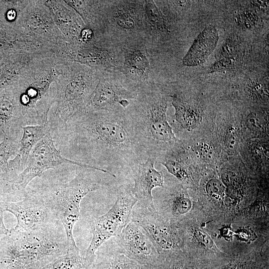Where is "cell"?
Returning <instances> with one entry per match:
<instances>
[{"label": "cell", "mask_w": 269, "mask_h": 269, "mask_svg": "<svg viewBox=\"0 0 269 269\" xmlns=\"http://www.w3.org/2000/svg\"><path fill=\"white\" fill-rule=\"evenodd\" d=\"M208 262L181 251L163 258L151 269H206Z\"/></svg>", "instance_id": "34"}, {"label": "cell", "mask_w": 269, "mask_h": 269, "mask_svg": "<svg viewBox=\"0 0 269 269\" xmlns=\"http://www.w3.org/2000/svg\"><path fill=\"white\" fill-rule=\"evenodd\" d=\"M144 2V0H107L102 37L121 47L143 40Z\"/></svg>", "instance_id": "7"}, {"label": "cell", "mask_w": 269, "mask_h": 269, "mask_svg": "<svg viewBox=\"0 0 269 269\" xmlns=\"http://www.w3.org/2000/svg\"><path fill=\"white\" fill-rule=\"evenodd\" d=\"M80 250H67L64 254L59 256L44 266L42 269H90Z\"/></svg>", "instance_id": "35"}, {"label": "cell", "mask_w": 269, "mask_h": 269, "mask_svg": "<svg viewBox=\"0 0 269 269\" xmlns=\"http://www.w3.org/2000/svg\"><path fill=\"white\" fill-rule=\"evenodd\" d=\"M156 210L176 225L202 211L195 190L184 187L176 179L162 188Z\"/></svg>", "instance_id": "19"}, {"label": "cell", "mask_w": 269, "mask_h": 269, "mask_svg": "<svg viewBox=\"0 0 269 269\" xmlns=\"http://www.w3.org/2000/svg\"><path fill=\"white\" fill-rule=\"evenodd\" d=\"M62 63L56 56H40L14 84L23 127L49 123L57 92L56 80Z\"/></svg>", "instance_id": "3"}, {"label": "cell", "mask_w": 269, "mask_h": 269, "mask_svg": "<svg viewBox=\"0 0 269 269\" xmlns=\"http://www.w3.org/2000/svg\"><path fill=\"white\" fill-rule=\"evenodd\" d=\"M209 218L201 211L177 224L182 251L209 263L226 256L217 246L208 227Z\"/></svg>", "instance_id": "12"}, {"label": "cell", "mask_w": 269, "mask_h": 269, "mask_svg": "<svg viewBox=\"0 0 269 269\" xmlns=\"http://www.w3.org/2000/svg\"><path fill=\"white\" fill-rule=\"evenodd\" d=\"M76 62L98 70H120L124 63L122 47L106 37L82 44L78 48Z\"/></svg>", "instance_id": "21"}, {"label": "cell", "mask_w": 269, "mask_h": 269, "mask_svg": "<svg viewBox=\"0 0 269 269\" xmlns=\"http://www.w3.org/2000/svg\"><path fill=\"white\" fill-rule=\"evenodd\" d=\"M71 164L94 169L79 162L65 158L57 148L51 132H49L33 147L28 157L24 170L21 172L13 188L25 194L28 184L35 177H40L46 170L55 169L62 165Z\"/></svg>", "instance_id": "14"}, {"label": "cell", "mask_w": 269, "mask_h": 269, "mask_svg": "<svg viewBox=\"0 0 269 269\" xmlns=\"http://www.w3.org/2000/svg\"><path fill=\"white\" fill-rule=\"evenodd\" d=\"M219 40V33L215 26L206 27L197 36L182 64L185 66H196L204 63L216 48Z\"/></svg>", "instance_id": "31"}, {"label": "cell", "mask_w": 269, "mask_h": 269, "mask_svg": "<svg viewBox=\"0 0 269 269\" xmlns=\"http://www.w3.org/2000/svg\"><path fill=\"white\" fill-rule=\"evenodd\" d=\"M98 84L85 108L93 112L122 107L126 109L137 93L127 87L122 73L117 70H99Z\"/></svg>", "instance_id": "17"}, {"label": "cell", "mask_w": 269, "mask_h": 269, "mask_svg": "<svg viewBox=\"0 0 269 269\" xmlns=\"http://www.w3.org/2000/svg\"><path fill=\"white\" fill-rule=\"evenodd\" d=\"M115 238L117 249L141 265L152 269L162 259L144 230L132 220Z\"/></svg>", "instance_id": "20"}, {"label": "cell", "mask_w": 269, "mask_h": 269, "mask_svg": "<svg viewBox=\"0 0 269 269\" xmlns=\"http://www.w3.org/2000/svg\"><path fill=\"white\" fill-rule=\"evenodd\" d=\"M122 48L124 63L119 71L124 77L128 89L137 93L156 84V56L148 50L144 40L126 45Z\"/></svg>", "instance_id": "15"}, {"label": "cell", "mask_w": 269, "mask_h": 269, "mask_svg": "<svg viewBox=\"0 0 269 269\" xmlns=\"http://www.w3.org/2000/svg\"><path fill=\"white\" fill-rule=\"evenodd\" d=\"M5 210L16 218V224L12 229L16 232H33L48 228L57 219L46 200L36 190L27 192L22 199L7 203Z\"/></svg>", "instance_id": "16"}, {"label": "cell", "mask_w": 269, "mask_h": 269, "mask_svg": "<svg viewBox=\"0 0 269 269\" xmlns=\"http://www.w3.org/2000/svg\"><path fill=\"white\" fill-rule=\"evenodd\" d=\"M157 160L184 187L195 190L206 170L191 156L181 141Z\"/></svg>", "instance_id": "22"}, {"label": "cell", "mask_w": 269, "mask_h": 269, "mask_svg": "<svg viewBox=\"0 0 269 269\" xmlns=\"http://www.w3.org/2000/svg\"><path fill=\"white\" fill-rule=\"evenodd\" d=\"M16 29L59 50L68 44L44 0H29L17 19Z\"/></svg>", "instance_id": "11"}, {"label": "cell", "mask_w": 269, "mask_h": 269, "mask_svg": "<svg viewBox=\"0 0 269 269\" xmlns=\"http://www.w3.org/2000/svg\"><path fill=\"white\" fill-rule=\"evenodd\" d=\"M170 98L175 112L169 123L179 140L189 141L213 133L215 117L208 115L199 101L177 92L170 93Z\"/></svg>", "instance_id": "10"}, {"label": "cell", "mask_w": 269, "mask_h": 269, "mask_svg": "<svg viewBox=\"0 0 269 269\" xmlns=\"http://www.w3.org/2000/svg\"><path fill=\"white\" fill-rule=\"evenodd\" d=\"M156 159L148 157L146 161L139 163L133 175L134 185L132 192L137 199L136 206L149 210H155L152 191L155 187H163L164 174L154 167Z\"/></svg>", "instance_id": "23"}, {"label": "cell", "mask_w": 269, "mask_h": 269, "mask_svg": "<svg viewBox=\"0 0 269 269\" xmlns=\"http://www.w3.org/2000/svg\"><path fill=\"white\" fill-rule=\"evenodd\" d=\"M262 269H269V267H265Z\"/></svg>", "instance_id": "39"}, {"label": "cell", "mask_w": 269, "mask_h": 269, "mask_svg": "<svg viewBox=\"0 0 269 269\" xmlns=\"http://www.w3.org/2000/svg\"><path fill=\"white\" fill-rule=\"evenodd\" d=\"M90 269H151L130 259L117 249L109 251L95 260Z\"/></svg>", "instance_id": "33"}, {"label": "cell", "mask_w": 269, "mask_h": 269, "mask_svg": "<svg viewBox=\"0 0 269 269\" xmlns=\"http://www.w3.org/2000/svg\"><path fill=\"white\" fill-rule=\"evenodd\" d=\"M137 199L130 185L121 186L117 199L104 215L94 218L91 222V241L83 257L90 266L96 259V252L106 241L118 236L131 220Z\"/></svg>", "instance_id": "8"}, {"label": "cell", "mask_w": 269, "mask_h": 269, "mask_svg": "<svg viewBox=\"0 0 269 269\" xmlns=\"http://www.w3.org/2000/svg\"><path fill=\"white\" fill-rule=\"evenodd\" d=\"M243 140L255 138H269L268 110L252 111L241 114Z\"/></svg>", "instance_id": "32"}, {"label": "cell", "mask_w": 269, "mask_h": 269, "mask_svg": "<svg viewBox=\"0 0 269 269\" xmlns=\"http://www.w3.org/2000/svg\"><path fill=\"white\" fill-rule=\"evenodd\" d=\"M226 189L229 210L233 218L245 210L256 198L260 180L246 167L239 155L229 157L217 170Z\"/></svg>", "instance_id": "9"}, {"label": "cell", "mask_w": 269, "mask_h": 269, "mask_svg": "<svg viewBox=\"0 0 269 269\" xmlns=\"http://www.w3.org/2000/svg\"><path fill=\"white\" fill-rule=\"evenodd\" d=\"M101 172L78 166L76 174L70 180L44 185L35 190L46 200L57 219L61 221L66 236L67 250H79L73 231L80 216V204L86 195L104 186L99 174Z\"/></svg>", "instance_id": "4"}, {"label": "cell", "mask_w": 269, "mask_h": 269, "mask_svg": "<svg viewBox=\"0 0 269 269\" xmlns=\"http://www.w3.org/2000/svg\"><path fill=\"white\" fill-rule=\"evenodd\" d=\"M50 131L49 122L45 125L22 127V134L19 141L17 154L8 166L10 174L15 181L25 168L28 157L33 147Z\"/></svg>", "instance_id": "29"}, {"label": "cell", "mask_w": 269, "mask_h": 269, "mask_svg": "<svg viewBox=\"0 0 269 269\" xmlns=\"http://www.w3.org/2000/svg\"><path fill=\"white\" fill-rule=\"evenodd\" d=\"M66 41L77 47L82 45V34L87 27L80 15L65 0H44Z\"/></svg>", "instance_id": "24"}, {"label": "cell", "mask_w": 269, "mask_h": 269, "mask_svg": "<svg viewBox=\"0 0 269 269\" xmlns=\"http://www.w3.org/2000/svg\"><path fill=\"white\" fill-rule=\"evenodd\" d=\"M135 206L131 220L144 230L162 258L182 251L177 225L164 218L156 209L149 210Z\"/></svg>", "instance_id": "13"}, {"label": "cell", "mask_w": 269, "mask_h": 269, "mask_svg": "<svg viewBox=\"0 0 269 269\" xmlns=\"http://www.w3.org/2000/svg\"><path fill=\"white\" fill-rule=\"evenodd\" d=\"M203 212L211 220L221 223L231 221L226 187L217 170L206 169L195 190Z\"/></svg>", "instance_id": "18"}, {"label": "cell", "mask_w": 269, "mask_h": 269, "mask_svg": "<svg viewBox=\"0 0 269 269\" xmlns=\"http://www.w3.org/2000/svg\"><path fill=\"white\" fill-rule=\"evenodd\" d=\"M67 250V241L48 228L33 232L11 229L0 241V263L8 269H36Z\"/></svg>", "instance_id": "5"}, {"label": "cell", "mask_w": 269, "mask_h": 269, "mask_svg": "<svg viewBox=\"0 0 269 269\" xmlns=\"http://www.w3.org/2000/svg\"><path fill=\"white\" fill-rule=\"evenodd\" d=\"M50 132L65 158L113 177L122 171L133 177L138 164L148 158L131 119L122 107L81 110Z\"/></svg>", "instance_id": "1"}, {"label": "cell", "mask_w": 269, "mask_h": 269, "mask_svg": "<svg viewBox=\"0 0 269 269\" xmlns=\"http://www.w3.org/2000/svg\"><path fill=\"white\" fill-rule=\"evenodd\" d=\"M181 142L193 159L205 170H218L229 157L213 133L201 138Z\"/></svg>", "instance_id": "25"}, {"label": "cell", "mask_w": 269, "mask_h": 269, "mask_svg": "<svg viewBox=\"0 0 269 269\" xmlns=\"http://www.w3.org/2000/svg\"><path fill=\"white\" fill-rule=\"evenodd\" d=\"M170 101V93L155 84L138 92L125 109L148 157L156 160L180 142L167 117Z\"/></svg>", "instance_id": "2"}, {"label": "cell", "mask_w": 269, "mask_h": 269, "mask_svg": "<svg viewBox=\"0 0 269 269\" xmlns=\"http://www.w3.org/2000/svg\"><path fill=\"white\" fill-rule=\"evenodd\" d=\"M269 138L243 140L239 155L246 167L260 180L269 179Z\"/></svg>", "instance_id": "26"}, {"label": "cell", "mask_w": 269, "mask_h": 269, "mask_svg": "<svg viewBox=\"0 0 269 269\" xmlns=\"http://www.w3.org/2000/svg\"><path fill=\"white\" fill-rule=\"evenodd\" d=\"M269 266V244L251 251L227 254L206 269H262Z\"/></svg>", "instance_id": "28"}, {"label": "cell", "mask_w": 269, "mask_h": 269, "mask_svg": "<svg viewBox=\"0 0 269 269\" xmlns=\"http://www.w3.org/2000/svg\"><path fill=\"white\" fill-rule=\"evenodd\" d=\"M5 211L4 207L0 205V238H2L7 235L9 230L6 228L3 222V212Z\"/></svg>", "instance_id": "37"}, {"label": "cell", "mask_w": 269, "mask_h": 269, "mask_svg": "<svg viewBox=\"0 0 269 269\" xmlns=\"http://www.w3.org/2000/svg\"><path fill=\"white\" fill-rule=\"evenodd\" d=\"M231 60L227 58L221 59L215 62L210 68V72L221 71L228 69L231 66Z\"/></svg>", "instance_id": "36"}, {"label": "cell", "mask_w": 269, "mask_h": 269, "mask_svg": "<svg viewBox=\"0 0 269 269\" xmlns=\"http://www.w3.org/2000/svg\"><path fill=\"white\" fill-rule=\"evenodd\" d=\"M213 133L229 157L239 155L243 141L241 114L216 115Z\"/></svg>", "instance_id": "27"}, {"label": "cell", "mask_w": 269, "mask_h": 269, "mask_svg": "<svg viewBox=\"0 0 269 269\" xmlns=\"http://www.w3.org/2000/svg\"><path fill=\"white\" fill-rule=\"evenodd\" d=\"M234 51L233 47L229 43H226L222 48V52L224 56H229Z\"/></svg>", "instance_id": "38"}, {"label": "cell", "mask_w": 269, "mask_h": 269, "mask_svg": "<svg viewBox=\"0 0 269 269\" xmlns=\"http://www.w3.org/2000/svg\"><path fill=\"white\" fill-rule=\"evenodd\" d=\"M107 0H65L80 15L85 25L94 33L93 39L104 34Z\"/></svg>", "instance_id": "30"}, {"label": "cell", "mask_w": 269, "mask_h": 269, "mask_svg": "<svg viewBox=\"0 0 269 269\" xmlns=\"http://www.w3.org/2000/svg\"><path fill=\"white\" fill-rule=\"evenodd\" d=\"M99 71L76 62L61 65L56 80L55 107L49 119L50 128L64 124L86 106L99 80Z\"/></svg>", "instance_id": "6"}]
</instances>
